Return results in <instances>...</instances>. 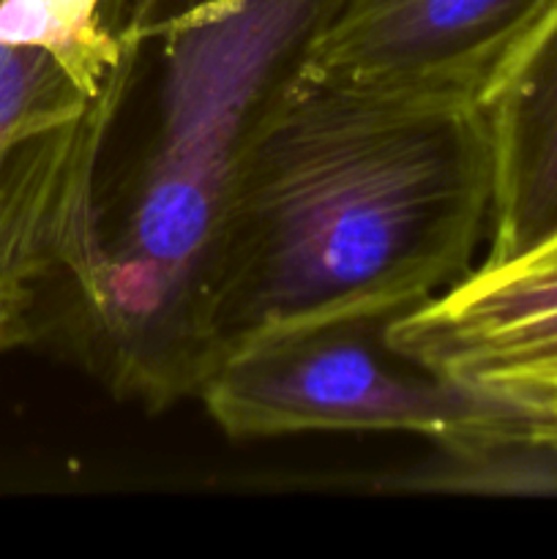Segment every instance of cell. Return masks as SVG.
I'll use <instances>...</instances> for the list:
<instances>
[{
    "label": "cell",
    "mask_w": 557,
    "mask_h": 559,
    "mask_svg": "<svg viewBox=\"0 0 557 559\" xmlns=\"http://www.w3.org/2000/svg\"><path fill=\"white\" fill-rule=\"evenodd\" d=\"M344 0H107L118 66L80 254L76 336L158 409L202 388L200 311L240 162Z\"/></svg>",
    "instance_id": "cell-1"
},
{
    "label": "cell",
    "mask_w": 557,
    "mask_h": 559,
    "mask_svg": "<svg viewBox=\"0 0 557 559\" xmlns=\"http://www.w3.org/2000/svg\"><path fill=\"white\" fill-rule=\"evenodd\" d=\"M495 158L486 112L300 74L229 189L200 311L202 382L268 333L396 317L486 246Z\"/></svg>",
    "instance_id": "cell-2"
},
{
    "label": "cell",
    "mask_w": 557,
    "mask_h": 559,
    "mask_svg": "<svg viewBox=\"0 0 557 559\" xmlns=\"http://www.w3.org/2000/svg\"><path fill=\"white\" fill-rule=\"evenodd\" d=\"M391 317L268 333L229 353L197 396L235 440L306 431H402L453 459L535 437L517 404L437 374L388 342Z\"/></svg>",
    "instance_id": "cell-3"
},
{
    "label": "cell",
    "mask_w": 557,
    "mask_h": 559,
    "mask_svg": "<svg viewBox=\"0 0 557 559\" xmlns=\"http://www.w3.org/2000/svg\"><path fill=\"white\" fill-rule=\"evenodd\" d=\"M104 96L52 49L0 33V349L33 336L38 295L74 265L107 129Z\"/></svg>",
    "instance_id": "cell-4"
},
{
    "label": "cell",
    "mask_w": 557,
    "mask_h": 559,
    "mask_svg": "<svg viewBox=\"0 0 557 559\" xmlns=\"http://www.w3.org/2000/svg\"><path fill=\"white\" fill-rule=\"evenodd\" d=\"M552 0H344L309 74L415 102L486 107Z\"/></svg>",
    "instance_id": "cell-5"
},
{
    "label": "cell",
    "mask_w": 557,
    "mask_h": 559,
    "mask_svg": "<svg viewBox=\"0 0 557 559\" xmlns=\"http://www.w3.org/2000/svg\"><path fill=\"white\" fill-rule=\"evenodd\" d=\"M388 342L437 374L489 393L557 380V224L502 260H481L388 325Z\"/></svg>",
    "instance_id": "cell-6"
},
{
    "label": "cell",
    "mask_w": 557,
    "mask_h": 559,
    "mask_svg": "<svg viewBox=\"0 0 557 559\" xmlns=\"http://www.w3.org/2000/svg\"><path fill=\"white\" fill-rule=\"evenodd\" d=\"M495 158L481 260H502L557 224V0H552L484 107Z\"/></svg>",
    "instance_id": "cell-7"
},
{
    "label": "cell",
    "mask_w": 557,
    "mask_h": 559,
    "mask_svg": "<svg viewBox=\"0 0 557 559\" xmlns=\"http://www.w3.org/2000/svg\"><path fill=\"white\" fill-rule=\"evenodd\" d=\"M500 396L530 415L538 440L557 448V380H541L508 388Z\"/></svg>",
    "instance_id": "cell-8"
}]
</instances>
